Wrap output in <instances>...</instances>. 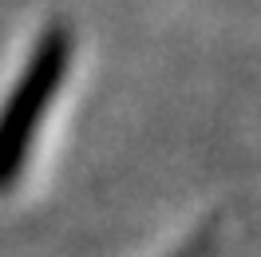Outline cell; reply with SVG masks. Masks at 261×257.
<instances>
[{"instance_id": "1", "label": "cell", "mask_w": 261, "mask_h": 257, "mask_svg": "<svg viewBox=\"0 0 261 257\" xmlns=\"http://www.w3.org/2000/svg\"><path fill=\"white\" fill-rule=\"evenodd\" d=\"M71 48H75V40L64 24H48L24 60L16 87L8 91L4 107H0V194L16 186V178L28 166L40 123L51 111L67 67H71Z\"/></svg>"}, {"instance_id": "2", "label": "cell", "mask_w": 261, "mask_h": 257, "mask_svg": "<svg viewBox=\"0 0 261 257\" xmlns=\"http://www.w3.org/2000/svg\"><path fill=\"white\" fill-rule=\"evenodd\" d=\"M210 249H214V234L206 229V234H194V238L186 241L182 249H174L170 257H210Z\"/></svg>"}]
</instances>
